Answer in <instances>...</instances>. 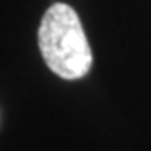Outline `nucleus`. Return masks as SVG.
Returning <instances> with one entry per match:
<instances>
[{
	"label": "nucleus",
	"mask_w": 151,
	"mask_h": 151,
	"mask_svg": "<svg viewBox=\"0 0 151 151\" xmlns=\"http://www.w3.org/2000/svg\"><path fill=\"white\" fill-rule=\"evenodd\" d=\"M37 40L44 62L59 77L74 81L91 70V47L79 17L67 4L59 2L45 10Z\"/></svg>",
	"instance_id": "obj_1"
}]
</instances>
